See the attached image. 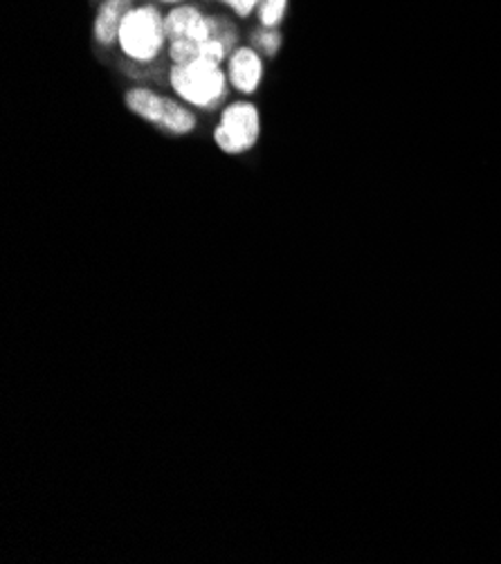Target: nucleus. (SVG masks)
Instances as JSON below:
<instances>
[{"mask_svg":"<svg viewBox=\"0 0 501 564\" xmlns=\"http://www.w3.org/2000/svg\"><path fill=\"white\" fill-rule=\"evenodd\" d=\"M164 32L174 64H189L196 59L220 64L228 56L226 47L211 36L209 19L194 8H176L164 19Z\"/></svg>","mask_w":501,"mask_h":564,"instance_id":"1","label":"nucleus"},{"mask_svg":"<svg viewBox=\"0 0 501 564\" xmlns=\"http://www.w3.org/2000/svg\"><path fill=\"white\" fill-rule=\"evenodd\" d=\"M172 86L187 104L196 108H214L226 97V73L220 70V64L209 59L174 64Z\"/></svg>","mask_w":501,"mask_h":564,"instance_id":"2","label":"nucleus"},{"mask_svg":"<svg viewBox=\"0 0 501 564\" xmlns=\"http://www.w3.org/2000/svg\"><path fill=\"white\" fill-rule=\"evenodd\" d=\"M127 108L133 116L162 127L174 135H189L196 129V116L183 104L162 97L149 88H133L127 93Z\"/></svg>","mask_w":501,"mask_h":564,"instance_id":"3","label":"nucleus"},{"mask_svg":"<svg viewBox=\"0 0 501 564\" xmlns=\"http://www.w3.org/2000/svg\"><path fill=\"white\" fill-rule=\"evenodd\" d=\"M261 133L259 110L250 101H237L222 110V118L214 131V142L222 153L241 155L250 151Z\"/></svg>","mask_w":501,"mask_h":564,"instance_id":"4","label":"nucleus"},{"mask_svg":"<svg viewBox=\"0 0 501 564\" xmlns=\"http://www.w3.org/2000/svg\"><path fill=\"white\" fill-rule=\"evenodd\" d=\"M166 41L164 19L155 8L131 10L120 30L122 50L135 62H151Z\"/></svg>","mask_w":501,"mask_h":564,"instance_id":"5","label":"nucleus"},{"mask_svg":"<svg viewBox=\"0 0 501 564\" xmlns=\"http://www.w3.org/2000/svg\"><path fill=\"white\" fill-rule=\"evenodd\" d=\"M230 82L239 93H254L261 84L263 77V64L259 59V54L250 47H239L230 56V68H228Z\"/></svg>","mask_w":501,"mask_h":564,"instance_id":"6","label":"nucleus"},{"mask_svg":"<svg viewBox=\"0 0 501 564\" xmlns=\"http://www.w3.org/2000/svg\"><path fill=\"white\" fill-rule=\"evenodd\" d=\"M133 8V0H104L95 19V39L101 45L120 41V30L124 19Z\"/></svg>","mask_w":501,"mask_h":564,"instance_id":"7","label":"nucleus"},{"mask_svg":"<svg viewBox=\"0 0 501 564\" xmlns=\"http://www.w3.org/2000/svg\"><path fill=\"white\" fill-rule=\"evenodd\" d=\"M209 25H211V36H214L222 47H226L228 56H232V52H235V47H237V41H239L237 28H235L230 21L220 19V17L209 19Z\"/></svg>","mask_w":501,"mask_h":564,"instance_id":"8","label":"nucleus"},{"mask_svg":"<svg viewBox=\"0 0 501 564\" xmlns=\"http://www.w3.org/2000/svg\"><path fill=\"white\" fill-rule=\"evenodd\" d=\"M288 8V0H261L259 6V14H261V23L263 28H276L282 23L284 14Z\"/></svg>","mask_w":501,"mask_h":564,"instance_id":"9","label":"nucleus"},{"mask_svg":"<svg viewBox=\"0 0 501 564\" xmlns=\"http://www.w3.org/2000/svg\"><path fill=\"white\" fill-rule=\"evenodd\" d=\"M254 39H257V43L265 50L268 56H274L276 52H280V47H282V34L274 32V30H270V32H257Z\"/></svg>","mask_w":501,"mask_h":564,"instance_id":"10","label":"nucleus"},{"mask_svg":"<svg viewBox=\"0 0 501 564\" xmlns=\"http://www.w3.org/2000/svg\"><path fill=\"white\" fill-rule=\"evenodd\" d=\"M228 8H232L239 17H248L257 6H261V0H220Z\"/></svg>","mask_w":501,"mask_h":564,"instance_id":"11","label":"nucleus"},{"mask_svg":"<svg viewBox=\"0 0 501 564\" xmlns=\"http://www.w3.org/2000/svg\"><path fill=\"white\" fill-rule=\"evenodd\" d=\"M162 3H178V0H162Z\"/></svg>","mask_w":501,"mask_h":564,"instance_id":"12","label":"nucleus"}]
</instances>
